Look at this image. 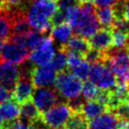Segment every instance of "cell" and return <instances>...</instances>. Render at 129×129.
Masks as SVG:
<instances>
[{
    "instance_id": "cell-1",
    "label": "cell",
    "mask_w": 129,
    "mask_h": 129,
    "mask_svg": "<svg viewBox=\"0 0 129 129\" xmlns=\"http://www.w3.org/2000/svg\"><path fill=\"white\" fill-rule=\"evenodd\" d=\"M56 0H28L26 17L31 29L45 34L52 28L51 17L57 12Z\"/></svg>"
},
{
    "instance_id": "cell-2",
    "label": "cell",
    "mask_w": 129,
    "mask_h": 129,
    "mask_svg": "<svg viewBox=\"0 0 129 129\" xmlns=\"http://www.w3.org/2000/svg\"><path fill=\"white\" fill-rule=\"evenodd\" d=\"M100 29V23L96 16V8L91 3H83L80 6V14L72 30L75 35L89 39Z\"/></svg>"
},
{
    "instance_id": "cell-3",
    "label": "cell",
    "mask_w": 129,
    "mask_h": 129,
    "mask_svg": "<svg viewBox=\"0 0 129 129\" xmlns=\"http://www.w3.org/2000/svg\"><path fill=\"white\" fill-rule=\"evenodd\" d=\"M105 64L116 77L117 82L128 83L129 56L126 48H109L105 51Z\"/></svg>"
},
{
    "instance_id": "cell-4",
    "label": "cell",
    "mask_w": 129,
    "mask_h": 129,
    "mask_svg": "<svg viewBox=\"0 0 129 129\" xmlns=\"http://www.w3.org/2000/svg\"><path fill=\"white\" fill-rule=\"evenodd\" d=\"M83 83L71 72L63 71L58 73L55 81V87L61 97L67 101H73L80 98Z\"/></svg>"
},
{
    "instance_id": "cell-5",
    "label": "cell",
    "mask_w": 129,
    "mask_h": 129,
    "mask_svg": "<svg viewBox=\"0 0 129 129\" xmlns=\"http://www.w3.org/2000/svg\"><path fill=\"white\" fill-rule=\"evenodd\" d=\"M72 112L68 104H57L48 111L42 113L40 120L48 129H64Z\"/></svg>"
},
{
    "instance_id": "cell-6",
    "label": "cell",
    "mask_w": 129,
    "mask_h": 129,
    "mask_svg": "<svg viewBox=\"0 0 129 129\" xmlns=\"http://www.w3.org/2000/svg\"><path fill=\"white\" fill-rule=\"evenodd\" d=\"M89 79L102 91H112L117 85V79L104 62L92 64Z\"/></svg>"
},
{
    "instance_id": "cell-7",
    "label": "cell",
    "mask_w": 129,
    "mask_h": 129,
    "mask_svg": "<svg viewBox=\"0 0 129 129\" xmlns=\"http://www.w3.org/2000/svg\"><path fill=\"white\" fill-rule=\"evenodd\" d=\"M32 70V69H31ZM31 70L19 68V78L12 91V100L18 105H23L30 101L34 92V85L31 79Z\"/></svg>"
},
{
    "instance_id": "cell-8",
    "label": "cell",
    "mask_w": 129,
    "mask_h": 129,
    "mask_svg": "<svg viewBox=\"0 0 129 129\" xmlns=\"http://www.w3.org/2000/svg\"><path fill=\"white\" fill-rule=\"evenodd\" d=\"M31 99L38 111L42 114L59 103L60 95L52 87H38L34 89Z\"/></svg>"
},
{
    "instance_id": "cell-9",
    "label": "cell",
    "mask_w": 129,
    "mask_h": 129,
    "mask_svg": "<svg viewBox=\"0 0 129 129\" xmlns=\"http://www.w3.org/2000/svg\"><path fill=\"white\" fill-rule=\"evenodd\" d=\"M29 54L30 51L26 47L8 40L4 43L1 59L3 62H8L13 64H22L29 58Z\"/></svg>"
},
{
    "instance_id": "cell-10",
    "label": "cell",
    "mask_w": 129,
    "mask_h": 129,
    "mask_svg": "<svg viewBox=\"0 0 129 129\" xmlns=\"http://www.w3.org/2000/svg\"><path fill=\"white\" fill-rule=\"evenodd\" d=\"M56 50L53 47V41L50 36H45L41 45L29 54V61L37 67L48 64L52 60Z\"/></svg>"
},
{
    "instance_id": "cell-11",
    "label": "cell",
    "mask_w": 129,
    "mask_h": 129,
    "mask_svg": "<svg viewBox=\"0 0 129 129\" xmlns=\"http://www.w3.org/2000/svg\"><path fill=\"white\" fill-rule=\"evenodd\" d=\"M57 72L49 66L35 67L31 70V79L34 87H51L55 85Z\"/></svg>"
},
{
    "instance_id": "cell-12",
    "label": "cell",
    "mask_w": 129,
    "mask_h": 129,
    "mask_svg": "<svg viewBox=\"0 0 129 129\" xmlns=\"http://www.w3.org/2000/svg\"><path fill=\"white\" fill-rule=\"evenodd\" d=\"M19 78V68L8 62L0 63V85L12 93Z\"/></svg>"
},
{
    "instance_id": "cell-13",
    "label": "cell",
    "mask_w": 129,
    "mask_h": 129,
    "mask_svg": "<svg viewBox=\"0 0 129 129\" xmlns=\"http://www.w3.org/2000/svg\"><path fill=\"white\" fill-rule=\"evenodd\" d=\"M89 46L91 48L107 51L112 48V28H103L89 38Z\"/></svg>"
},
{
    "instance_id": "cell-14",
    "label": "cell",
    "mask_w": 129,
    "mask_h": 129,
    "mask_svg": "<svg viewBox=\"0 0 129 129\" xmlns=\"http://www.w3.org/2000/svg\"><path fill=\"white\" fill-rule=\"evenodd\" d=\"M118 117L111 111H105L99 117L89 121L87 129H117Z\"/></svg>"
},
{
    "instance_id": "cell-15",
    "label": "cell",
    "mask_w": 129,
    "mask_h": 129,
    "mask_svg": "<svg viewBox=\"0 0 129 129\" xmlns=\"http://www.w3.org/2000/svg\"><path fill=\"white\" fill-rule=\"evenodd\" d=\"M72 31L71 27L68 23H64L52 27V29L50 31V38L53 42H56L60 46L59 48H63L72 37Z\"/></svg>"
},
{
    "instance_id": "cell-16",
    "label": "cell",
    "mask_w": 129,
    "mask_h": 129,
    "mask_svg": "<svg viewBox=\"0 0 129 129\" xmlns=\"http://www.w3.org/2000/svg\"><path fill=\"white\" fill-rule=\"evenodd\" d=\"M107 110V107L101 104L100 102L93 100V101H85L81 106L79 112L85 117L87 121H91L95 118L99 117L103 113Z\"/></svg>"
},
{
    "instance_id": "cell-17",
    "label": "cell",
    "mask_w": 129,
    "mask_h": 129,
    "mask_svg": "<svg viewBox=\"0 0 129 129\" xmlns=\"http://www.w3.org/2000/svg\"><path fill=\"white\" fill-rule=\"evenodd\" d=\"M0 118L5 124L12 122L20 118V107L12 100L0 104Z\"/></svg>"
},
{
    "instance_id": "cell-18",
    "label": "cell",
    "mask_w": 129,
    "mask_h": 129,
    "mask_svg": "<svg viewBox=\"0 0 129 129\" xmlns=\"http://www.w3.org/2000/svg\"><path fill=\"white\" fill-rule=\"evenodd\" d=\"M90 48H91L86 39L78 36V35H74L70 38L69 43L64 46L63 49H64L66 51H72V52L79 53L85 57V55L88 52Z\"/></svg>"
},
{
    "instance_id": "cell-19",
    "label": "cell",
    "mask_w": 129,
    "mask_h": 129,
    "mask_svg": "<svg viewBox=\"0 0 129 129\" xmlns=\"http://www.w3.org/2000/svg\"><path fill=\"white\" fill-rule=\"evenodd\" d=\"M12 34V20L7 7H0V40L6 41Z\"/></svg>"
},
{
    "instance_id": "cell-20",
    "label": "cell",
    "mask_w": 129,
    "mask_h": 129,
    "mask_svg": "<svg viewBox=\"0 0 129 129\" xmlns=\"http://www.w3.org/2000/svg\"><path fill=\"white\" fill-rule=\"evenodd\" d=\"M96 16L100 25L104 28H112V26L116 20L114 10L111 7L96 8Z\"/></svg>"
},
{
    "instance_id": "cell-21",
    "label": "cell",
    "mask_w": 129,
    "mask_h": 129,
    "mask_svg": "<svg viewBox=\"0 0 129 129\" xmlns=\"http://www.w3.org/2000/svg\"><path fill=\"white\" fill-rule=\"evenodd\" d=\"M41 114L36 108V106L32 102L28 101L21 105L20 107V118L28 122H35L36 121L40 120Z\"/></svg>"
},
{
    "instance_id": "cell-22",
    "label": "cell",
    "mask_w": 129,
    "mask_h": 129,
    "mask_svg": "<svg viewBox=\"0 0 129 129\" xmlns=\"http://www.w3.org/2000/svg\"><path fill=\"white\" fill-rule=\"evenodd\" d=\"M48 64L57 73L63 72L67 70L68 62H67V52L63 48H59L56 51L55 55L53 56L52 60L50 61Z\"/></svg>"
},
{
    "instance_id": "cell-23",
    "label": "cell",
    "mask_w": 129,
    "mask_h": 129,
    "mask_svg": "<svg viewBox=\"0 0 129 129\" xmlns=\"http://www.w3.org/2000/svg\"><path fill=\"white\" fill-rule=\"evenodd\" d=\"M44 37L45 35L43 33H40V32L35 31V30L32 29L29 32L25 34L24 46L29 51H32L40 46Z\"/></svg>"
},
{
    "instance_id": "cell-24",
    "label": "cell",
    "mask_w": 129,
    "mask_h": 129,
    "mask_svg": "<svg viewBox=\"0 0 129 129\" xmlns=\"http://www.w3.org/2000/svg\"><path fill=\"white\" fill-rule=\"evenodd\" d=\"M64 129H87V122L80 112H72Z\"/></svg>"
},
{
    "instance_id": "cell-25",
    "label": "cell",
    "mask_w": 129,
    "mask_h": 129,
    "mask_svg": "<svg viewBox=\"0 0 129 129\" xmlns=\"http://www.w3.org/2000/svg\"><path fill=\"white\" fill-rule=\"evenodd\" d=\"M100 92H101V89L98 88L91 81H85L82 86L81 94L86 101H93V100H97Z\"/></svg>"
},
{
    "instance_id": "cell-26",
    "label": "cell",
    "mask_w": 129,
    "mask_h": 129,
    "mask_svg": "<svg viewBox=\"0 0 129 129\" xmlns=\"http://www.w3.org/2000/svg\"><path fill=\"white\" fill-rule=\"evenodd\" d=\"M72 74L74 76H76L78 79L81 81H86L89 77V72H90V64L88 62L84 60L79 66H77L76 68L71 69Z\"/></svg>"
},
{
    "instance_id": "cell-27",
    "label": "cell",
    "mask_w": 129,
    "mask_h": 129,
    "mask_svg": "<svg viewBox=\"0 0 129 129\" xmlns=\"http://www.w3.org/2000/svg\"><path fill=\"white\" fill-rule=\"evenodd\" d=\"M127 34L112 28V46L116 48H126Z\"/></svg>"
},
{
    "instance_id": "cell-28",
    "label": "cell",
    "mask_w": 129,
    "mask_h": 129,
    "mask_svg": "<svg viewBox=\"0 0 129 129\" xmlns=\"http://www.w3.org/2000/svg\"><path fill=\"white\" fill-rule=\"evenodd\" d=\"M67 52V62H68V68L73 69L85 60V57L79 53L72 52V51H66Z\"/></svg>"
},
{
    "instance_id": "cell-29",
    "label": "cell",
    "mask_w": 129,
    "mask_h": 129,
    "mask_svg": "<svg viewBox=\"0 0 129 129\" xmlns=\"http://www.w3.org/2000/svg\"><path fill=\"white\" fill-rule=\"evenodd\" d=\"M78 3H79L78 0H56L57 8L63 12H66L70 7L76 6L78 5Z\"/></svg>"
},
{
    "instance_id": "cell-30",
    "label": "cell",
    "mask_w": 129,
    "mask_h": 129,
    "mask_svg": "<svg viewBox=\"0 0 129 129\" xmlns=\"http://www.w3.org/2000/svg\"><path fill=\"white\" fill-rule=\"evenodd\" d=\"M51 25L52 27L58 26V25L64 24L66 22V15H64V12L57 10V12L53 14V16L51 17Z\"/></svg>"
},
{
    "instance_id": "cell-31",
    "label": "cell",
    "mask_w": 129,
    "mask_h": 129,
    "mask_svg": "<svg viewBox=\"0 0 129 129\" xmlns=\"http://www.w3.org/2000/svg\"><path fill=\"white\" fill-rule=\"evenodd\" d=\"M94 1H95L97 8H103V7H111V8H113L121 0H94Z\"/></svg>"
},
{
    "instance_id": "cell-32",
    "label": "cell",
    "mask_w": 129,
    "mask_h": 129,
    "mask_svg": "<svg viewBox=\"0 0 129 129\" xmlns=\"http://www.w3.org/2000/svg\"><path fill=\"white\" fill-rule=\"evenodd\" d=\"M12 93L0 85V104H3L5 102H9L12 100Z\"/></svg>"
},
{
    "instance_id": "cell-33",
    "label": "cell",
    "mask_w": 129,
    "mask_h": 129,
    "mask_svg": "<svg viewBox=\"0 0 129 129\" xmlns=\"http://www.w3.org/2000/svg\"><path fill=\"white\" fill-rule=\"evenodd\" d=\"M117 129H129V120L118 119Z\"/></svg>"
},
{
    "instance_id": "cell-34",
    "label": "cell",
    "mask_w": 129,
    "mask_h": 129,
    "mask_svg": "<svg viewBox=\"0 0 129 129\" xmlns=\"http://www.w3.org/2000/svg\"><path fill=\"white\" fill-rule=\"evenodd\" d=\"M28 0H2V5L5 6H13V5H18L21 3H24Z\"/></svg>"
},
{
    "instance_id": "cell-35",
    "label": "cell",
    "mask_w": 129,
    "mask_h": 129,
    "mask_svg": "<svg viewBox=\"0 0 129 129\" xmlns=\"http://www.w3.org/2000/svg\"><path fill=\"white\" fill-rule=\"evenodd\" d=\"M3 47H4V41L0 40V59H1V52H2ZM1 60H2V59H1Z\"/></svg>"
},
{
    "instance_id": "cell-36",
    "label": "cell",
    "mask_w": 129,
    "mask_h": 129,
    "mask_svg": "<svg viewBox=\"0 0 129 129\" xmlns=\"http://www.w3.org/2000/svg\"><path fill=\"white\" fill-rule=\"evenodd\" d=\"M78 1L83 4V3H91L93 0H78Z\"/></svg>"
},
{
    "instance_id": "cell-37",
    "label": "cell",
    "mask_w": 129,
    "mask_h": 129,
    "mask_svg": "<svg viewBox=\"0 0 129 129\" xmlns=\"http://www.w3.org/2000/svg\"><path fill=\"white\" fill-rule=\"evenodd\" d=\"M126 49H129V33L127 34V40H126Z\"/></svg>"
},
{
    "instance_id": "cell-38",
    "label": "cell",
    "mask_w": 129,
    "mask_h": 129,
    "mask_svg": "<svg viewBox=\"0 0 129 129\" xmlns=\"http://www.w3.org/2000/svg\"><path fill=\"white\" fill-rule=\"evenodd\" d=\"M125 105H127V107H128L129 109V94H128V96H127V98H126V100H125Z\"/></svg>"
},
{
    "instance_id": "cell-39",
    "label": "cell",
    "mask_w": 129,
    "mask_h": 129,
    "mask_svg": "<svg viewBox=\"0 0 129 129\" xmlns=\"http://www.w3.org/2000/svg\"><path fill=\"white\" fill-rule=\"evenodd\" d=\"M2 6V0H0V7Z\"/></svg>"
},
{
    "instance_id": "cell-40",
    "label": "cell",
    "mask_w": 129,
    "mask_h": 129,
    "mask_svg": "<svg viewBox=\"0 0 129 129\" xmlns=\"http://www.w3.org/2000/svg\"><path fill=\"white\" fill-rule=\"evenodd\" d=\"M2 62H3V61H2L1 59H0V63H2Z\"/></svg>"
},
{
    "instance_id": "cell-41",
    "label": "cell",
    "mask_w": 129,
    "mask_h": 129,
    "mask_svg": "<svg viewBox=\"0 0 129 129\" xmlns=\"http://www.w3.org/2000/svg\"><path fill=\"white\" fill-rule=\"evenodd\" d=\"M127 51H128V56H129V49H128V50H127Z\"/></svg>"
}]
</instances>
